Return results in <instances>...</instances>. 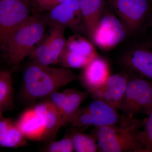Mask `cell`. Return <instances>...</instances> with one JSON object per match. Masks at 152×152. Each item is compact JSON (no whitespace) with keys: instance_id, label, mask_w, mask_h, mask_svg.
Masks as SVG:
<instances>
[{"instance_id":"26","label":"cell","mask_w":152,"mask_h":152,"mask_svg":"<svg viewBox=\"0 0 152 152\" xmlns=\"http://www.w3.org/2000/svg\"><path fill=\"white\" fill-rule=\"evenodd\" d=\"M65 0H33L39 12H49L64 1Z\"/></svg>"},{"instance_id":"14","label":"cell","mask_w":152,"mask_h":152,"mask_svg":"<svg viewBox=\"0 0 152 152\" xmlns=\"http://www.w3.org/2000/svg\"><path fill=\"white\" fill-rule=\"evenodd\" d=\"M16 124L28 140H45L46 132L43 124L32 107L21 114Z\"/></svg>"},{"instance_id":"21","label":"cell","mask_w":152,"mask_h":152,"mask_svg":"<svg viewBox=\"0 0 152 152\" xmlns=\"http://www.w3.org/2000/svg\"><path fill=\"white\" fill-rule=\"evenodd\" d=\"M11 70L0 71V108L12 103L13 88Z\"/></svg>"},{"instance_id":"17","label":"cell","mask_w":152,"mask_h":152,"mask_svg":"<svg viewBox=\"0 0 152 152\" xmlns=\"http://www.w3.org/2000/svg\"><path fill=\"white\" fill-rule=\"evenodd\" d=\"M65 48L75 54L91 60L99 56L93 43L77 34L68 38Z\"/></svg>"},{"instance_id":"23","label":"cell","mask_w":152,"mask_h":152,"mask_svg":"<svg viewBox=\"0 0 152 152\" xmlns=\"http://www.w3.org/2000/svg\"><path fill=\"white\" fill-rule=\"evenodd\" d=\"M28 57L32 62L40 64L46 66L53 65L48 38L41 45L36 47Z\"/></svg>"},{"instance_id":"28","label":"cell","mask_w":152,"mask_h":152,"mask_svg":"<svg viewBox=\"0 0 152 152\" xmlns=\"http://www.w3.org/2000/svg\"><path fill=\"white\" fill-rule=\"evenodd\" d=\"M1 111H0V118H1Z\"/></svg>"},{"instance_id":"15","label":"cell","mask_w":152,"mask_h":152,"mask_svg":"<svg viewBox=\"0 0 152 152\" xmlns=\"http://www.w3.org/2000/svg\"><path fill=\"white\" fill-rule=\"evenodd\" d=\"M80 4L86 33L90 40L94 30L105 10V1L80 0Z\"/></svg>"},{"instance_id":"7","label":"cell","mask_w":152,"mask_h":152,"mask_svg":"<svg viewBox=\"0 0 152 152\" xmlns=\"http://www.w3.org/2000/svg\"><path fill=\"white\" fill-rule=\"evenodd\" d=\"M118 63L129 75L152 81V41L131 46L120 56Z\"/></svg>"},{"instance_id":"20","label":"cell","mask_w":152,"mask_h":152,"mask_svg":"<svg viewBox=\"0 0 152 152\" xmlns=\"http://www.w3.org/2000/svg\"><path fill=\"white\" fill-rule=\"evenodd\" d=\"M69 134L75 151L99 152L96 139L91 132L88 134L80 130L75 131Z\"/></svg>"},{"instance_id":"10","label":"cell","mask_w":152,"mask_h":152,"mask_svg":"<svg viewBox=\"0 0 152 152\" xmlns=\"http://www.w3.org/2000/svg\"><path fill=\"white\" fill-rule=\"evenodd\" d=\"M80 3V0H65L48 12L44 20L51 26L60 25L69 28L76 34H86Z\"/></svg>"},{"instance_id":"1","label":"cell","mask_w":152,"mask_h":152,"mask_svg":"<svg viewBox=\"0 0 152 152\" xmlns=\"http://www.w3.org/2000/svg\"><path fill=\"white\" fill-rule=\"evenodd\" d=\"M146 120L122 115L116 124L94 128L91 133L99 152H145L141 129L144 128Z\"/></svg>"},{"instance_id":"12","label":"cell","mask_w":152,"mask_h":152,"mask_svg":"<svg viewBox=\"0 0 152 152\" xmlns=\"http://www.w3.org/2000/svg\"><path fill=\"white\" fill-rule=\"evenodd\" d=\"M82 69L79 80L86 91L91 95L102 86L110 75L108 63L99 56Z\"/></svg>"},{"instance_id":"4","label":"cell","mask_w":152,"mask_h":152,"mask_svg":"<svg viewBox=\"0 0 152 152\" xmlns=\"http://www.w3.org/2000/svg\"><path fill=\"white\" fill-rule=\"evenodd\" d=\"M129 75L124 95L118 110L128 117H134L139 114L148 116L152 110V81Z\"/></svg>"},{"instance_id":"11","label":"cell","mask_w":152,"mask_h":152,"mask_svg":"<svg viewBox=\"0 0 152 152\" xmlns=\"http://www.w3.org/2000/svg\"><path fill=\"white\" fill-rule=\"evenodd\" d=\"M130 75L125 71L110 75L102 86L91 94L94 99L99 100L118 110L124 95Z\"/></svg>"},{"instance_id":"5","label":"cell","mask_w":152,"mask_h":152,"mask_svg":"<svg viewBox=\"0 0 152 152\" xmlns=\"http://www.w3.org/2000/svg\"><path fill=\"white\" fill-rule=\"evenodd\" d=\"M121 115L117 110L102 101L94 99L87 105L79 108L69 119L67 124L83 132L91 127L114 124L119 121Z\"/></svg>"},{"instance_id":"22","label":"cell","mask_w":152,"mask_h":152,"mask_svg":"<svg viewBox=\"0 0 152 152\" xmlns=\"http://www.w3.org/2000/svg\"><path fill=\"white\" fill-rule=\"evenodd\" d=\"M92 60L86 57L75 54L64 48L59 63H61L63 67L83 69Z\"/></svg>"},{"instance_id":"3","label":"cell","mask_w":152,"mask_h":152,"mask_svg":"<svg viewBox=\"0 0 152 152\" xmlns=\"http://www.w3.org/2000/svg\"><path fill=\"white\" fill-rule=\"evenodd\" d=\"M46 23L43 18L30 15L11 35L4 49L13 69L16 70L42 41Z\"/></svg>"},{"instance_id":"18","label":"cell","mask_w":152,"mask_h":152,"mask_svg":"<svg viewBox=\"0 0 152 152\" xmlns=\"http://www.w3.org/2000/svg\"><path fill=\"white\" fill-rule=\"evenodd\" d=\"M67 98L61 113L62 126L67 124L69 119L80 107L81 104L90 96L86 91H82L75 89H67Z\"/></svg>"},{"instance_id":"9","label":"cell","mask_w":152,"mask_h":152,"mask_svg":"<svg viewBox=\"0 0 152 152\" xmlns=\"http://www.w3.org/2000/svg\"><path fill=\"white\" fill-rule=\"evenodd\" d=\"M30 16L26 0L0 2V46L4 49L11 35Z\"/></svg>"},{"instance_id":"2","label":"cell","mask_w":152,"mask_h":152,"mask_svg":"<svg viewBox=\"0 0 152 152\" xmlns=\"http://www.w3.org/2000/svg\"><path fill=\"white\" fill-rule=\"evenodd\" d=\"M77 79L70 69L54 67L31 61L24 72L22 97L30 103L46 99L52 93Z\"/></svg>"},{"instance_id":"27","label":"cell","mask_w":152,"mask_h":152,"mask_svg":"<svg viewBox=\"0 0 152 152\" xmlns=\"http://www.w3.org/2000/svg\"><path fill=\"white\" fill-rule=\"evenodd\" d=\"M12 1V0H0V2L6 1Z\"/></svg>"},{"instance_id":"13","label":"cell","mask_w":152,"mask_h":152,"mask_svg":"<svg viewBox=\"0 0 152 152\" xmlns=\"http://www.w3.org/2000/svg\"><path fill=\"white\" fill-rule=\"evenodd\" d=\"M32 107L43 124L46 132L45 140L54 137L62 126L61 116L56 106L48 99Z\"/></svg>"},{"instance_id":"24","label":"cell","mask_w":152,"mask_h":152,"mask_svg":"<svg viewBox=\"0 0 152 152\" xmlns=\"http://www.w3.org/2000/svg\"><path fill=\"white\" fill-rule=\"evenodd\" d=\"M49 152H72L74 151L73 145L70 134L57 141L51 142L43 149Z\"/></svg>"},{"instance_id":"16","label":"cell","mask_w":152,"mask_h":152,"mask_svg":"<svg viewBox=\"0 0 152 152\" xmlns=\"http://www.w3.org/2000/svg\"><path fill=\"white\" fill-rule=\"evenodd\" d=\"M26 139L16 123L0 118V146L5 148H18L26 145Z\"/></svg>"},{"instance_id":"8","label":"cell","mask_w":152,"mask_h":152,"mask_svg":"<svg viewBox=\"0 0 152 152\" xmlns=\"http://www.w3.org/2000/svg\"><path fill=\"white\" fill-rule=\"evenodd\" d=\"M128 34L117 16L106 11L105 9L90 40L101 50L108 51L121 43Z\"/></svg>"},{"instance_id":"29","label":"cell","mask_w":152,"mask_h":152,"mask_svg":"<svg viewBox=\"0 0 152 152\" xmlns=\"http://www.w3.org/2000/svg\"><path fill=\"white\" fill-rule=\"evenodd\" d=\"M150 1H152V0H150Z\"/></svg>"},{"instance_id":"25","label":"cell","mask_w":152,"mask_h":152,"mask_svg":"<svg viewBox=\"0 0 152 152\" xmlns=\"http://www.w3.org/2000/svg\"><path fill=\"white\" fill-rule=\"evenodd\" d=\"M147 116L142 134L145 148V152H152V110Z\"/></svg>"},{"instance_id":"6","label":"cell","mask_w":152,"mask_h":152,"mask_svg":"<svg viewBox=\"0 0 152 152\" xmlns=\"http://www.w3.org/2000/svg\"><path fill=\"white\" fill-rule=\"evenodd\" d=\"M129 34L139 32L152 15L150 0H107Z\"/></svg>"},{"instance_id":"19","label":"cell","mask_w":152,"mask_h":152,"mask_svg":"<svg viewBox=\"0 0 152 152\" xmlns=\"http://www.w3.org/2000/svg\"><path fill=\"white\" fill-rule=\"evenodd\" d=\"M48 37L50 53L53 65L59 62L60 58L65 47L66 39L65 37L66 28L60 25L51 26Z\"/></svg>"}]
</instances>
